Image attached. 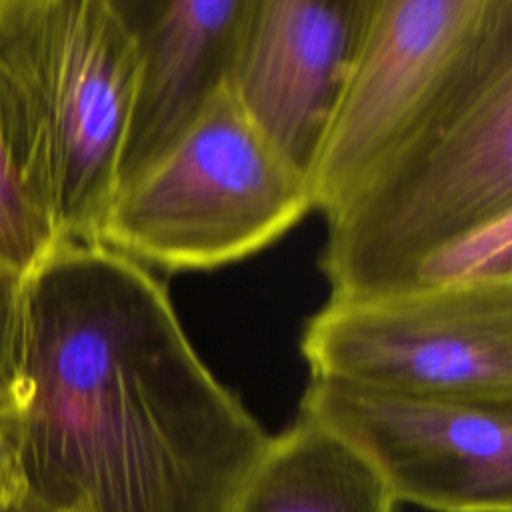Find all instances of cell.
Wrapping results in <instances>:
<instances>
[{"mask_svg":"<svg viewBox=\"0 0 512 512\" xmlns=\"http://www.w3.org/2000/svg\"><path fill=\"white\" fill-rule=\"evenodd\" d=\"M142 76L118 186L144 170L230 82L248 0H106ZM116 186V188H118Z\"/></svg>","mask_w":512,"mask_h":512,"instance_id":"9c48e42d","label":"cell"},{"mask_svg":"<svg viewBox=\"0 0 512 512\" xmlns=\"http://www.w3.org/2000/svg\"><path fill=\"white\" fill-rule=\"evenodd\" d=\"M370 0H248L228 86L310 180Z\"/></svg>","mask_w":512,"mask_h":512,"instance_id":"ba28073f","label":"cell"},{"mask_svg":"<svg viewBox=\"0 0 512 512\" xmlns=\"http://www.w3.org/2000/svg\"><path fill=\"white\" fill-rule=\"evenodd\" d=\"M300 352L318 378L512 404V284L328 296Z\"/></svg>","mask_w":512,"mask_h":512,"instance_id":"8992f818","label":"cell"},{"mask_svg":"<svg viewBox=\"0 0 512 512\" xmlns=\"http://www.w3.org/2000/svg\"><path fill=\"white\" fill-rule=\"evenodd\" d=\"M270 438L152 268L58 242L20 278L16 452L32 510L230 512Z\"/></svg>","mask_w":512,"mask_h":512,"instance_id":"6da1fadb","label":"cell"},{"mask_svg":"<svg viewBox=\"0 0 512 512\" xmlns=\"http://www.w3.org/2000/svg\"><path fill=\"white\" fill-rule=\"evenodd\" d=\"M300 418L350 448L396 502L512 512V404L406 396L312 376Z\"/></svg>","mask_w":512,"mask_h":512,"instance_id":"52a82bcc","label":"cell"},{"mask_svg":"<svg viewBox=\"0 0 512 512\" xmlns=\"http://www.w3.org/2000/svg\"><path fill=\"white\" fill-rule=\"evenodd\" d=\"M0 506H28L16 452V418H0Z\"/></svg>","mask_w":512,"mask_h":512,"instance_id":"4fadbf2b","label":"cell"},{"mask_svg":"<svg viewBox=\"0 0 512 512\" xmlns=\"http://www.w3.org/2000/svg\"><path fill=\"white\" fill-rule=\"evenodd\" d=\"M58 242L50 218L28 194L0 134V270L24 276Z\"/></svg>","mask_w":512,"mask_h":512,"instance_id":"8fae6325","label":"cell"},{"mask_svg":"<svg viewBox=\"0 0 512 512\" xmlns=\"http://www.w3.org/2000/svg\"><path fill=\"white\" fill-rule=\"evenodd\" d=\"M512 70V0H370L362 38L310 170L334 212L430 120Z\"/></svg>","mask_w":512,"mask_h":512,"instance_id":"5b68a950","label":"cell"},{"mask_svg":"<svg viewBox=\"0 0 512 512\" xmlns=\"http://www.w3.org/2000/svg\"><path fill=\"white\" fill-rule=\"evenodd\" d=\"M0 512H36L30 506H0Z\"/></svg>","mask_w":512,"mask_h":512,"instance_id":"5bb4252c","label":"cell"},{"mask_svg":"<svg viewBox=\"0 0 512 512\" xmlns=\"http://www.w3.org/2000/svg\"><path fill=\"white\" fill-rule=\"evenodd\" d=\"M140 76L106 0H0V134L60 242H100Z\"/></svg>","mask_w":512,"mask_h":512,"instance_id":"7a4b0ae2","label":"cell"},{"mask_svg":"<svg viewBox=\"0 0 512 512\" xmlns=\"http://www.w3.org/2000/svg\"><path fill=\"white\" fill-rule=\"evenodd\" d=\"M512 216V70L394 150L326 218L330 296L408 290L428 258Z\"/></svg>","mask_w":512,"mask_h":512,"instance_id":"3957f363","label":"cell"},{"mask_svg":"<svg viewBox=\"0 0 512 512\" xmlns=\"http://www.w3.org/2000/svg\"><path fill=\"white\" fill-rule=\"evenodd\" d=\"M396 504L368 464L298 416L270 438L230 512H394Z\"/></svg>","mask_w":512,"mask_h":512,"instance_id":"30bf717a","label":"cell"},{"mask_svg":"<svg viewBox=\"0 0 512 512\" xmlns=\"http://www.w3.org/2000/svg\"><path fill=\"white\" fill-rule=\"evenodd\" d=\"M310 212L308 174L226 84L116 188L100 244L152 270H214L262 252Z\"/></svg>","mask_w":512,"mask_h":512,"instance_id":"277c9868","label":"cell"},{"mask_svg":"<svg viewBox=\"0 0 512 512\" xmlns=\"http://www.w3.org/2000/svg\"><path fill=\"white\" fill-rule=\"evenodd\" d=\"M20 278L0 270V418H16V312Z\"/></svg>","mask_w":512,"mask_h":512,"instance_id":"7c38bea8","label":"cell"}]
</instances>
